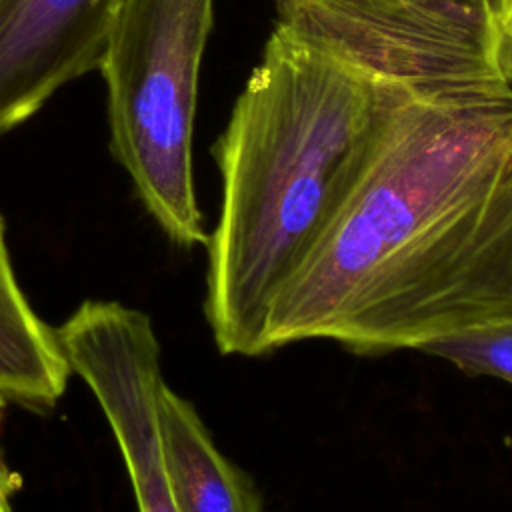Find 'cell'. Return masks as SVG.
I'll use <instances>...</instances> for the list:
<instances>
[{
    "label": "cell",
    "mask_w": 512,
    "mask_h": 512,
    "mask_svg": "<svg viewBox=\"0 0 512 512\" xmlns=\"http://www.w3.org/2000/svg\"><path fill=\"white\" fill-rule=\"evenodd\" d=\"M512 324V82H404L370 154L272 298L262 356L378 358Z\"/></svg>",
    "instance_id": "6da1fadb"
},
{
    "label": "cell",
    "mask_w": 512,
    "mask_h": 512,
    "mask_svg": "<svg viewBox=\"0 0 512 512\" xmlns=\"http://www.w3.org/2000/svg\"><path fill=\"white\" fill-rule=\"evenodd\" d=\"M404 82L276 20L214 144L222 202L206 242L204 316L220 354L262 356L272 298L354 182Z\"/></svg>",
    "instance_id": "7a4b0ae2"
},
{
    "label": "cell",
    "mask_w": 512,
    "mask_h": 512,
    "mask_svg": "<svg viewBox=\"0 0 512 512\" xmlns=\"http://www.w3.org/2000/svg\"><path fill=\"white\" fill-rule=\"evenodd\" d=\"M214 0H116L98 70L106 82L110 150L162 232L206 246L192 136Z\"/></svg>",
    "instance_id": "3957f363"
},
{
    "label": "cell",
    "mask_w": 512,
    "mask_h": 512,
    "mask_svg": "<svg viewBox=\"0 0 512 512\" xmlns=\"http://www.w3.org/2000/svg\"><path fill=\"white\" fill-rule=\"evenodd\" d=\"M276 14L380 78L512 82L494 16L474 0H276Z\"/></svg>",
    "instance_id": "277c9868"
},
{
    "label": "cell",
    "mask_w": 512,
    "mask_h": 512,
    "mask_svg": "<svg viewBox=\"0 0 512 512\" xmlns=\"http://www.w3.org/2000/svg\"><path fill=\"white\" fill-rule=\"evenodd\" d=\"M56 334L72 374L86 382L106 416L138 512H178L160 440L164 378L150 318L114 300H86Z\"/></svg>",
    "instance_id": "5b68a950"
},
{
    "label": "cell",
    "mask_w": 512,
    "mask_h": 512,
    "mask_svg": "<svg viewBox=\"0 0 512 512\" xmlns=\"http://www.w3.org/2000/svg\"><path fill=\"white\" fill-rule=\"evenodd\" d=\"M116 0H0V136L98 68Z\"/></svg>",
    "instance_id": "8992f818"
},
{
    "label": "cell",
    "mask_w": 512,
    "mask_h": 512,
    "mask_svg": "<svg viewBox=\"0 0 512 512\" xmlns=\"http://www.w3.org/2000/svg\"><path fill=\"white\" fill-rule=\"evenodd\" d=\"M158 422L178 512H264L254 480L220 452L192 402L166 382L158 394Z\"/></svg>",
    "instance_id": "52a82bcc"
},
{
    "label": "cell",
    "mask_w": 512,
    "mask_h": 512,
    "mask_svg": "<svg viewBox=\"0 0 512 512\" xmlns=\"http://www.w3.org/2000/svg\"><path fill=\"white\" fill-rule=\"evenodd\" d=\"M72 376L56 330L32 308L16 278L0 214V398L52 408Z\"/></svg>",
    "instance_id": "ba28073f"
},
{
    "label": "cell",
    "mask_w": 512,
    "mask_h": 512,
    "mask_svg": "<svg viewBox=\"0 0 512 512\" xmlns=\"http://www.w3.org/2000/svg\"><path fill=\"white\" fill-rule=\"evenodd\" d=\"M418 352L446 360L466 376H490L512 384V324L450 334L424 344Z\"/></svg>",
    "instance_id": "9c48e42d"
},
{
    "label": "cell",
    "mask_w": 512,
    "mask_h": 512,
    "mask_svg": "<svg viewBox=\"0 0 512 512\" xmlns=\"http://www.w3.org/2000/svg\"><path fill=\"white\" fill-rule=\"evenodd\" d=\"M494 22L506 52V58L512 66V0H498V8L494 14Z\"/></svg>",
    "instance_id": "30bf717a"
},
{
    "label": "cell",
    "mask_w": 512,
    "mask_h": 512,
    "mask_svg": "<svg viewBox=\"0 0 512 512\" xmlns=\"http://www.w3.org/2000/svg\"><path fill=\"white\" fill-rule=\"evenodd\" d=\"M4 404L6 402L0 398V418H2ZM16 490H18V476L8 470V466L4 464L2 454H0V512H10L12 496Z\"/></svg>",
    "instance_id": "8fae6325"
},
{
    "label": "cell",
    "mask_w": 512,
    "mask_h": 512,
    "mask_svg": "<svg viewBox=\"0 0 512 512\" xmlns=\"http://www.w3.org/2000/svg\"><path fill=\"white\" fill-rule=\"evenodd\" d=\"M478 4H482L484 8H488V12L494 16L496 14V8H498V0H474Z\"/></svg>",
    "instance_id": "7c38bea8"
}]
</instances>
